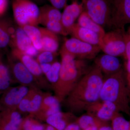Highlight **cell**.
<instances>
[{
    "instance_id": "cell-32",
    "label": "cell",
    "mask_w": 130,
    "mask_h": 130,
    "mask_svg": "<svg viewBox=\"0 0 130 130\" xmlns=\"http://www.w3.org/2000/svg\"><path fill=\"white\" fill-rule=\"evenodd\" d=\"M57 54L56 52L42 51L39 52L37 56L36 60L39 64L42 63L52 64L56 61Z\"/></svg>"
},
{
    "instance_id": "cell-12",
    "label": "cell",
    "mask_w": 130,
    "mask_h": 130,
    "mask_svg": "<svg viewBox=\"0 0 130 130\" xmlns=\"http://www.w3.org/2000/svg\"><path fill=\"white\" fill-rule=\"evenodd\" d=\"M40 24L55 33L60 32L63 28L62 13L51 5H45L40 8Z\"/></svg>"
},
{
    "instance_id": "cell-42",
    "label": "cell",
    "mask_w": 130,
    "mask_h": 130,
    "mask_svg": "<svg viewBox=\"0 0 130 130\" xmlns=\"http://www.w3.org/2000/svg\"><path fill=\"white\" fill-rule=\"evenodd\" d=\"M2 92L1 91H0V96L2 94Z\"/></svg>"
},
{
    "instance_id": "cell-20",
    "label": "cell",
    "mask_w": 130,
    "mask_h": 130,
    "mask_svg": "<svg viewBox=\"0 0 130 130\" xmlns=\"http://www.w3.org/2000/svg\"><path fill=\"white\" fill-rule=\"evenodd\" d=\"M39 28L41 33L42 51L56 52L59 47L57 34L46 28Z\"/></svg>"
},
{
    "instance_id": "cell-28",
    "label": "cell",
    "mask_w": 130,
    "mask_h": 130,
    "mask_svg": "<svg viewBox=\"0 0 130 130\" xmlns=\"http://www.w3.org/2000/svg\"><path fill=\"white\" fill-rule=\"evenodd\" d=\"M45 127L30 116L23 120L20 130H44Z\"/></svg>"
},
{
    "instance_id": "cell-39",
    "label": "cell",
    "mask_w": 130,
    "mask_h": 130,
    "mask_svg": "<svg viewBox=\"0 0 130 130\" xmlns=\"http://www.w3.org/2000/svg\"><path fill=\"white\" fill-rule=\"evenodd\" d=\"M98 130H112L111 127L109 126L103 125L100 127Z\"/></svg>"
},
{
    "instance_id": "cell-3",
    "label": "cell",
    "mask_w": 130,
    "mask_h": 130,
    "mask_svg": "<svg viewBox=\"0 0 130 130\" xmlns=\"http://www.w3.org/2000/svg\"><path fill=\"white\" fill-rule=\"evenodd\" d=\"M100 100L113 103L120 112L130 115V86L123 69L104 76Z\"/></svg>"
},
{
    "instance_id": "cell-38",
    "label": "cell",
    "mask_w": 130,
    "mask_h": 130,
    "mask_svg": "<svg viewBox=\"0 0 130 130\" xmlns=\"http://www.w3.org/2000/svg\"><path fill=\"white\" fill-rule=\"evenodd\" d=\"M99 125H100L96 124L90 126L83 130H98L101 127H100Z\"/></svg>"
},
{
    "instance_id": "cell-10",
    "label": "cell",
    "mask_w": 130,
    "mask_h": 130,
    "mask_svg": "<svg viewBox=\"0 0 130 130\" xmlns=\"http://www.w3.org/2000/svg\"><path fill=\"white\" fill-rule=\"evenodd\" d=\"M11 54L21 61L33 75L41 89H52L51 85L42 72L40 64L32 56L13 48Z\"/></svg>"
},
{
    "instance_id": "cell-23",
    "label": "cell",
    "mask_w": 130,
    "mask_h": 130,
    "mask_svg": "<svg viewBox=\"0 0 130 130\" xmlns=\"http://www.w3.org/2000/svg\"><path fill=\"white\" fill-rule=\"evenodd\" d=\"M73 113L69 112L64 113L61 111L49 116L45 119L49 125L57 130H64L68 124L67 119L73 116Z\"/></svg>"
},
{
    "instance_id": "cell-45",
    "label": "cell",
    "mask_w": 130,
    "mask_h": 130,
    "mask_svg": "<svg viewBox=\"0 0 130 130\" xmlns=\"http://www.w3.org/2000/svg\"><path fill=\"white\" fill-rule=\"evenodd\" d=\"M129 130H130V128H129Z\"/></svg>"
},
{
    "instance_id": "cell-21",
    "label": "cell",
    "mask_w": 130,
    "mask_h": 130,
    "mask_svg": "<svg viewBox=\"0 0 130 130\" xmlns=\"http://www.w3.org/2000/svg\"><path fill=\"white\" fill-rule=\"evenodd\" d=\"M6 19L0 20V50L11 46L16 26Z\"/></svg>"
},
{
    "instance_id": "cell-36",
    "label": "cell",
    "mask_w": 130,
    "mask_h": 130,
    "mask_svg": "<svg viewBox=\"0 0 130 130\" xmlns=\"http://www.w3.org/2000/svg\"><path fill=\"white\" fill-rule=\"evenodd\" d=\"M52 64H50V63H42V64H40V66L41 67L42 72L43 73L44 75L51 68Z\"/></svg>"
},
{
    "instance_id": "cell-40",
    "label": "cell",
    "mask_w": 130,
    "mask_h": 130,
    "mask_svg": "<svg viewBox=\"0 0 130 130\" xmlns=\"http://www.w3.org/2000/svg\"><path fill=\"white\" fill-rule=\"evenodd\" d=\"M44 130H57L51 125H48L45 128Z\"/></svg>"
},
{
    "instance_id": "cell-30",
    "label": "cell",
    "mask_w": 130,
    "mask_h": 130,
    "mask_svg": "<svg viewBox=\"0 0 130 130\" xmlns=\"http://www.w3.org/2000/svg\"><path fill=\"white\" fill-rule=\"evenodd\" d=\"M112 130H129L130 122L123 116L117 113L112 119Z\"/></svg>"
},
{
    "instance_id": "cell-37",
    "label": "cell",
    "mask_w": 130,
    "mask_h": 130,
    "mask_svg": "<svg viewBox=\"0 0 130 130\" xmlns=\"http://www.w3.org/2000/svg\"><path fill=\"white\" fill-rule=\"evenodd\" d=\"M64 130H81L77 123H72L69 124Z\"/></svg>"
},
{
    "instance_id": "cell-9",
    "label": "cell",
    "mask_w": 130,
    "mask_h": 130,
    "mask_svg": "<svg viewBox=\"0 0 130 130\" xmlns=\"http://www.w3.org/2000/svg\"><path fill=\"white\" fill-rule=\"evenodd\" d=\"M8 66L12 82L41 89L36 79L23 63L12 55L8 56Z\"/></svg>"
},
{
    "instance_id": "cell-24",
    "label": "cell",
    "mask_w": 130,
    "mask_h": 130,
    "mask_svg": "<svg viewBox=\"0 0 130 130\" xmlns=\"http://www.w3.org/2000/svg\"><path fill=\"white\" fill-rule=\"evenodd\" d=\"M9 68L3 60V54L0 50V91L3 92L11 86L12 83Z\"/></svg>"
},
{
    "instance_id": "cell-18",
    "label": "cell",
    "mask_w": 130,
    "mask_h": 130,
    "mask_svg": "<svg viewBox=\"0 0 130 130\" xmlns=\"http://www.w3.org/2000/svg\"><path fill=\"white\" fill-rule=\"evenodd\" d=\"M69 35L73 37L92 45L100 47L103 46L102 38L96 32L83 28L77 23L73 25L69 31Z\"/></svg>"
},
{
    "instance_id": "cell-11",
    "label": "cell",
    "mask_w": 130,
    "mask_h": 130,
    "mask_svg": "<svg viewBox=\"0 0 130 130\" xmlns=\"http://www.w3.org/2000/svg\"><path fill=\"white\" fill-rule=\"evenodd\" d=\"M30 87L25 85L10 86L0 96V111L6 109H17L21 100L29 92Z\"/></svg>"
},
{
    "instance_id": "cell-43",
    "label": "cell",
    "mask_w": 130,
    "mask_h": 130,
    "mask_svg": "<svg viewBox=\"0 0 130 130\" xmlns=\"http://www.w3.org/2000/svg\"><path fill=\"white\" fill-rule=\"evenodd\" d=\"M129 34L128 35H129V37L130 38V31H129Z\"/></svg>"
},
{
    "instance_id": "cell-8",
    "label": "cell",
    "mask_w": 130,
    "mask_h": 130,
    "mask_svg": "<svg viewBox=\"0 0 130 130\" xmlns=\"http://www.w3.org/2000/svg\"><path fill=\"white\" fill-rule=\"evenodd\" d=\"M111 29L124 30L130 23V0H108Z\"/></svg>"
},
{
    "instance_id": "cell-29",
    "label": "cell",
    "mask_w": 130,
    "mask_h": 130,
    "mask_svg": "<svg viewBox=\"0 0 130 130\" xmlns=\"http://www.w3.org/2000/svg\"><path fill=\"white\" fill-rule=\"evenodd\" d=\"M37 89L36 88H31L27 94L23 98L19 104L17 109L21 114L28 112L31 101L36 90Z\"/></svg>"
},
{
    "instance_id": "cell-35",
    "label": "cell",
    "mask_w": 130,
    "mask_h": 130,
    "mask_svg": "<svg viewBox=\"0 0 130 130\" xmlns=\"http://www.w3.org/2000/svg\"><path fill=\"white\" fill-rule=\"evenodd\" d=\"M7 0H0V15L3 14L7 8Z\"/></svg>"
},
{
    "instance_id": "cell-13",
    "label": "cell",
    "mask_w": 130,
    "mask_h": 130,
    "mask_svg": "<svg viewBox=\"0 0 130 130\" xmlns=\"http://www.w3.org/2000/svg\"><path fill=\"white\" fill-rule=\"evenodd\" d=\"M11 46L32 57L37 56L39 53L23 29L19 26H16Z\"/></svg>"
},
{
    "instance_id": "cell-19",
    "label": "cell",
    "mask_w": 130,
    "mask_h": 130,
    "mask_svg": "<svg viewBox=\"0 0 130 130\" xmlns=\"http://www.w3.org/2000/svg\"><path fill=\"white\" fill-rule=\"evenodd\" d=\"M60 103L55 96L49 92H44L41 108L36 115H39L45 120L49 116L61 111Z\"/></svg>"
},
{
    "instance_id": "cell-15",
    "label": "cell",
    "mask_w": 130,
    "mask_h": 130,
    "mask_svg": "<svg viewBox=\"0 0 130 130\" xmlns=\"http://www.w3.org/2000/svg\"><path fill=\"white\" fill-rule=\"evenodd\" d=\"M94 63L95 66L105 76L115 74L122 69L121 63L118 57L106 54L96 56Z\"/></svg>"
},
{
    "instance_id": "cell-22",
    "label": "cell",
    "mask_w": 130,
    "mask_h": 130,
    "mask_svg": "<svg viewBox=\"0 0 130 130\" xmlns=\"http://www.w3.org/2000/svg\"><path fill=\"white\" fill-rule=\"evenodd\" d=\"M77 24L83 28L96 32L102 38L106 34L104 28L91 18L85 12H83L80 14Z\"/></svg>"
},
{
    "instance_id": "cell-5",
    "label": "cell",
    "mask_w": 130,
    "mask_h": 130,
    "mask_svg": "<svg viewBox=\"0 0 130 130\" xmlns=\"http://www.w3.org/2000/svg\"><path fill=\"white\" fill-rule=\"evenodd\" d=\"M83 4V11L103 28L111 29L110 7L108 0H78Z\"/></svg>"
},
{
    "instance_id": "cell-7",
    "label": "cell",
    "mask_w": 130,
    "mask_h": 130,
    "mask_svg": "<svg viewBox=\"0 0 130 130\" xmlns=\"http://www.w3.org/2000/svg\"><path fill=\"white\" fill-rule=\"evenodd\" d=\"M61 50L70 54L76 59L90 60L96 58L101 48L72 37L65 41Z\"/></svg>"
},
{
    "instance_id": "cell-2",
    "label": "cell",
    "mask_w": 130,
    "mask_h": 130,
    "mask_svg": "<svg viewBox=\"0 0 130 130\" xmlns=\"http://www.w3.org/2000/svg\"><path fill=\"white\" fill-rule=\"evenodd\" d=\"M61 68L59 79L53 88L60 102L64 101L78 81L92 67L89 66L86 60L76 59L61 50Z\"/></svg>"
},
{
    "instance_id": "cell-31",
    "label": "cell",
    "mask_w": 130,
    "mask_h": 130,
    "mask_svg": "<svg viewBox=\"0 0 130 130\" xmlns=\"http://www.w3.org/2000/svg\"><path fill=\"white\" fill-rule=\"evenodd\" d=\"M101 121L97 118L89 114L84 115L78 119V124L79 125L81 129L83 130L85 128L94 125H99V121Z\"/></svg>"
},
{
    "instance_id": "cell-34",
    "label": "cell",
    "mask_w": 130,
    "mask_h": 130,
    "mask_svg": "<svg viewBox=\"0 0 130 130\" xmlns=\"http://www.w3.org/2000/svg\"><path fill=\"white\" fill-rule=\"evenodd\" d=\"M51 3V6L59 10L63 9L67 5L69 0H48Z\"/></svg>"
},
{
    "instance_id": "cell-1",
    "label": "cell",
    "mask_w": 130,
    "mask_h": 130,
    "mask_svg": "<svg viewBox=\"0 0 130 130\" xmlns=\"http://www.w3.org/2000/svg\"><path fill=\"white\" fill-rule=\"evenodd\" d=\"M103 80V73L94 65L81 77L64 101L70 112L86 111L100 101Z\"/></svg>"
},
{
    "instance_id": "cell-27",
    "label": "cell",
    "mask_w": 130,
    "mask_h": 130,
    "mask_svg": "<svg viewBox=\"0 0 130 130\" xmlns=\"http://www.w3.org/2000/svg\"><path fill=\"white\" fill-rule=\"evenodd\" d=\"M61 63L56 61L51 65V68L45 74V76L51 85L52 90L59 79L60 72Z\"/></svg>"
},
{
    "instance_id": "cell-26",
    "label": "cell",
    "mask_w": 130,
    "mask_h": 130,
    "mask_svg": "<svg viewBox=\"0 0 130 130\" xmlns=\"http://www.w3.org/2000/svg\"><path fill=\"white\" fill-rule=\"evenodd\" d=\"M44 92L41 89H37L32 96L28 110V113L32 116H35L40 111L42 101L44 96Z\"/></svg>"
},
{
    "instance_id": "cell-14",
    "label": "cell",
    "mask_w": 130,
    "mask_h": 130,
    "mask_svg": "<svg viewBox=\"0 0 130 130\" xmlns=\"http://www.w3.org/2000/svg\"><path fill=\"white\" fill-rule=\"evenodd\" d=\"M87 113L97 118L102 121L112 119L119 112L117 107L112 103L99 101L88 108Z\"/></svg>"
},
{
    "instance_id": "cell-25",
    "label": "cell",
    "mask_w": 130,
    "mask_h": 130,
    "mask_svg": "<svg viewBox=\"0 0 130 130\" xmlns=\"http://www.w3.org/2000/svg\"><path fill=\"white\" fill-rule=\"evenodd\" d=\"M28 36L33 46L39 52L42 50L41 33L40 28L35 26L27 25L22 27Z\"/></svg>"
},
{
    "instance_id": "cell-44",
    "label": "cell",
    "mask_w": 130,
    "mask_h": 130,
    "mask_svg": "<svg viewBox=\"0 0 130 130\" xmlns=\"http://www.w3.org/2000/svg\"><path fill=\"white\" fill-rule=\"evenodd\" d=\"M129 31H130V28H129Z\"/></svg>"
},
{
    "instance_id": "cell-6",
    "label": "cell",
    "mask_w": 130,
    "mask_h": 130,
    "mask_svg": "<svg viewBox=\"0 0 130 130\" xmlns=\"http://www.w3.org/2000/svg\"><path fill=\"white\" fill-rule=\"evenodd\" d=\"M128 35L124 30L113 29L102 38V50L105 54L116 57L125 56Z\"/></svg>"
},
{
    "instance_id": "cell-33",
    "label": "cell",
    "mask_w": 130,
    "mask_h": 130,
    "mask_svg": "<svg viewBox=\"0 0 130 130\" xmlns=\"http://www.w3.org/2000/svg\"><path fill=\"white\" fill-rule=\"evenodd\" d=\"M128 36L125 57L127 60L126 64V69L127 72L126 77L128 84L130 86V38L128 35Z\"/></svg>"
},
{
    "instance_id": "cell-17",
    "label": "cell",
    "mask_w": 130,
    "mask_h": 130,
    "mask_svg": "<svg viewBox=\"0 0 130 130\" xmlns=\"http://www.w3.org/2000/svg\"><path fill=\"white\" fill-rule=\"evenodd\" d=\"M21 115L17 109L0 111V130H20L23 120Z\"/></svg>"
},
{
    "instance_id": "cell-16",
    "label": "cell",
    "mask_w": 130,
    "mask_h": 130,
    "mask_svg": "<svg viewBox=\"0 0 130 130\" xmlns=\"http://www.w3.org/2000/svg\"><path fill=\"white\" fill-rule=\"evenodd\" d=\"M83 11V4L78 0H74L64 8L62 13L61 22L68 35L70 29L75 24V21Z\"/></svg>"
},
{
    "instance_id": "cell-41",
    "label": "cell",
    "mask_w": 130,
    "mask_h": 130,
    "mask_svg": "<svg viewBox=\"0 0 130 130\" xmlns=\"http://www.w3.org/2000/svg\"><path fill=\"white\" fill-rule=\"evenodd\" d=\"M31 1L34 2L35 3L41 4V3H43L44 2V0H31Z\"/></svg>"
},
{
    "instance_id": "cell-4",
    "label": "cell",
    "mask_w": 130,
    "mask_h": 130,
    "mask_svg": "<svg viewBox=\"0 0 130 130\" xmlns=\"http://www.w3.org/2000/svg\"><path fill=\"white\" fill-rule=\"evenodd\" d=\"M12 9L14 20L19 26H37L40 24V8L31 0H13Z\"/></svg>"
}]
</instances>
